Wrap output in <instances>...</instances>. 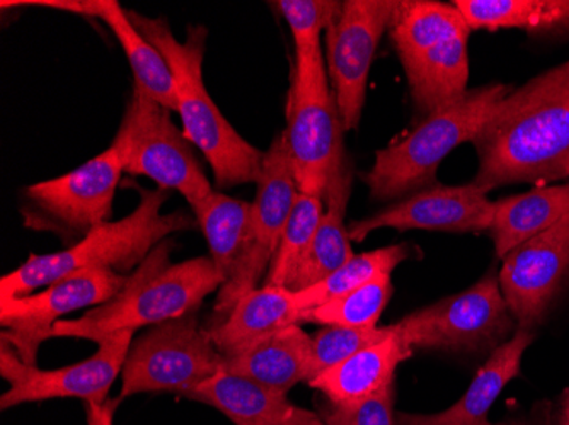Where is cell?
<instances>
[{
    "instance_id": "cell-1",
    "label": "cell",
    "mask_w": 569,
    "mask_h": 425,
    "mask_svg": "<svg viewBox=\"0 0 569 425\" xmlns=\"http://www.w3.org/2000/svg\"><path fill=\"white\" fill-rule=\"evenodd\" d=\"M475 184L566 179L569 165V60L508 92L476 136Z\"/></svg>"
},
{
    "instance_id": "cell-2",
    "label": "cell",
    "mask_w": 569,
    "mask_h": 425,
    "mask_svg": "<svg viewBox=\"0 0 569 425\" xmlns=\"http://www.w3.org/2000/svg\"><path fill=\"white\" fill-rule=\"evenodd\" d=\"M172 245L174 242L168 239L153 249L110 302L89 310L81 318L57 322L51 338H84L101 344L118 332H137L194 313L207 296L220 291L223 280L210 255L171 264Z\"/></svg>"
},
{
    "instance_id": "cell-3",
    "label": "cell",
    "mask_w": 569,
    "mask_h": 425,
    "mask_svg": "<svg viewBox=\"0 0 569 425\" xmlns=\"http://www.w3.org/2000/svg\"><path fill=\"white\" fill-rule=\"evenodd\" d=\"M128 18L149 43L161 51L176 82L178 113L184 135L209 161L219 188H234L260 181L264 153L246 142L210 98L203 82L207 30L190 28L188 40L174 38L168 21L127 11Z\"/></svg>"
},
{
    "instance_id": "cell-4",
    "label": "cell",
    "mask_w": 569,
    "mask_h": 425,
    "mask_svg": "<svg viewBox=\"0 0 569 425\" xmlns=\"http://www.w3.org/2000/svg\"><path fill=\"white\" fill-rule=\"evenodd\" d=\"M169 190H140V203L120 222H108L92 230L81 241L56 254H31L18 270L0 280V300L31 295L38 287L86 270H111L117 273L142 264L150 252L172 233L194 226L187 211L161 213Z\"/></svg>"
},
{
    "instance_id": "cell-5",
    "label": "cell",
    "mask_w": 569,
    "mask_h": 425,
    "mask_svg": "<svg viewBox=\"0 0 569 425\" xmlns=\"http://www.w3.org/2000/svg\"><path fill=\"white\" fill-rule=\"evenodd\" d=\"M387 31L420 120L469 91L468 44L472 30L456 6L398 0Z\"/></svg>"
},
{
    "instance_id": "cell-6",
    "label": "cell",
    "mask_w": 569,
    "mask_h": 425,
    "mask_svg": "<svg viewBox=\"0 0 569 425\" xmlns=\"http://www.w3.org/2000/svg\"><path fill=\"white\" fill-rule=\"evenodd\" d=\"M510 92L503 84L469 89L462 98L423 118L405 139L376 153L363 175L373 200H398L438 184L443 159L462 143L475 142L495 105Z\"/></svg>"
},
{
    "instance_id": "cell-7",
    "label": "cell",
    "mask_w": 569,
    "mask_h": 425,
    "mask_svg": "<svg viewBox=\"0 0 569 425\" xmlns=\"http://www.w3.org/2000/svg\"><path fill=\"white\" fill-rule=\"evenodd\" d=\"M343 131L325 51L296 55L283 133L299 193L325 200L331 185L350 171Z\"/></svg>"
},
{
    "instance_id": "cell-8",
    "label": "cell",
    "mask_w": 569,
    "mask_h": 425,
    "mask_svg": "<svg viewBox=\"0 0 569 425\" xmlns=\"http://www.w3.org/2000/svg\"><path fill=\"white\" fill-rule=\"evenodd\" d=\"M171 113L133 85L111 149L123 172L146 175L161 190L178 191L193 210L216 190L201 171L184 131L172 123Z\"/></svg>"
},
{
    "instance_id": "cell-9",
    "label": "cell",
    "mask_w": 569,
    "mask_h": 425,
    "mask_svg": "<svg viewBox=\"0 0 569 425\" xmlns=\"http://www.w3.org/2000/svg\"><path fill=\"white\" fill-rule=\"evenodd\" d=\"M226 357L217 351L210 331L194 313L153 325L133 338L123 370L120 398L139 393H179L187 395L212 378Z\"/></svg>"
},
{
    "instance_id": "cell-10",
    "label": "cell",
    "mask_w": 569,
    "mask_h": 425,
    "mask_svg": "<svg viewBox=\"0 0 569 425\" xmlns=\"http://www.w3.org/2000/svg\"><path fill=\"white\" fill-rule=\"evenodd\" d=\"M398 325L412 350L438 351L497 350L519 328L493 271L459 295L409 313Z\"/></svg>"
},
{
    "instance_id": "cell-11",
    "label": "cell",
    "mask_w": 569,
    "mask_h": 425,
    "mask_svg": "<svg viewBox=\"0 0 569 425\" xmlns=\"http://www.w3.org/2000/svg\"><path fill=\"white\" fill-rule=\"evenodd\" d=\"M123 168L107 149L69 174L28 185L21 213L24 225L62 239H84L113 213L114 193Z\"/></svg>"
},
{
    "instance_id": "cell-12",
    "label": "cell",
    "mask_w": 569,
    "mask_h": 425,
    "mask_svg": "<svg viewBox=\"0 0 569 425\" xmlns=\"http://www.w3.org/2000/svg\"><path fill=\"white\" fill-rule=\"evenodd\" d=\"M299 196L287 140L281 131L264 153L263 172L258 181V193L251 203L248 235L234 273L220 287L216 313L222 322L236 303L256 290L270 271L280 247L284 226L289 222L293 203ZM217 322V324H219Z\"/></svg>"
},
{
    "instance_id": "cell-13",
    "label": "cell",
    "mask_w": 569,
    "mask_h": 425,
    "mask_svg": "<svg viewBox=\"0 0 569 425\" xmlns=\"http://www.w3.org/2000/svg\"><path fill=\"white\" fill-rule=\"evenodd\" d=\"M133 332L110 335L99 345L98 353L81 363L60 370H40L19 357L14 347L2 341L0 345V375L11 388L0 398V408L18 407L33 402L77 398L86 404H107L111 386L123 370Z\"/></svg>"
},
{
    "instance_id": "cell-14",
    "label": "cell",
    "mask_w": 569,
    "mask_h": 425,
    "mask_svg": "<svg viewBox=\"0 0 569 425\" xmlns=\"http://www.w3.org/2000/svg\"><path fill=\"white\" fill-rule=\"evenodd\" d=\"M398 0L340 2L326 30V62L345 130H357L367 81L380 38L389 30Z\"/></svg>"
},
{
    "instance_id": "cell-15",
    "label": "cell",
    "mask_w": 569,
    "mask_h": 425,
    "mask_svg": "<svg viewBox=\"0 0 569 425\" xmlns=\"http://www.w3.org/2000/svg\"><path fill=\"white\" fill-rule=\"evenodd\" d=\"M127 281L117 271L86 270L56 281L40 293L0 300L2 341L11 344L26 364L37 366L40 345L51 338L53 325L63 321L62 316L110 302Z\"/></svg>"
},
{
    "instance_id": "cell-16",
    "label": "cell",
    "mask_w": 569,
    "mask_h": 425,
    "mask_svg": "<svg viewBox=\"0 0 569 425\" xmlns=\"http://www.w3.org/2000/svg\"><path fill=\"white\" fill-rule=\"evenodd\" d=\"M488 193L489 190L475 182L466 185L435 184L383 208L369 219L355 220L348 226V233L351 242H361L380 229L485 232L491 226L495 215V203L488 200Z\"/></svg>"
},
{
    "instance_id": "cell-17",
    "label": "cell",
    "mask_w": 569,
    "mask_h": 425,
    "mask_svg": "<svg viewBox=\"0 0 569 425\" xmlns=\"http://www.w3.org/2000/svg\"><path fill=\"white\" fill-rule=\"evenodd\" d=\"M568 274L569 215L503 259L498 280L517 327L542 322Z\"/></svg>"
},
{
    "instance_id": "cell-18",
    "label": "cell",
    "mask_w": 569,
    "mask_h": 425,
    "mask_svg": "<svg viewBox=\"0 0 569 425\" xmlns=\"http://www.w3.org/2000/svg\"><path fill=\"white\" fill-rule=\"evenodd\" d=\"M184 396L217 408L236 425H326L318 412L297 407L284 393L229 371L220 370Z\"/></svg>"
},
{
    "instance_id": "cell-19",
    "label": "cell",
    "mask_w": 569,
    "mask_h": 425,
    "mask_svg": "<svg viewBox=\"0 0 569 425\" xmlns=\"http://www.w3.org/2000/svg\"><path fill=\"white\" fill-rule=\"evenodd\" d=\"M532 341V331L517 328L505 344L493 350L452 407L430 415L396 412L395 425H493L488 418L489 411L505 386L519 376L523 354Z\"/></svg>"
},
{
    "instance_id": "cell-20",
    "label": "cell",
    "mask_w": 569,
    "mask_h": 425,
    "mask_svg": "<svg viewBox=\"0 0 569 425\" xmlns=\"http://www.w3.org/2000/svg\"><path fill=\"white\" fill-rule=\"evenodd\" d=\"M411 354L412 347L402 337L398 325L395 334L329 367L310 380L309 386L321 392L331 404H360L395 385L396 370Z\"/></svg>"
},
{
    "instance_id": "cell-21",
    "label": "cell",
    "mask_w": 569,
    "mask_h": 425,
    "mask_svg": "<svg viewBox=\"0 0 569 425\" xmlns=\"http://www.w3.org/2000/svg\"><path fill=\"white\" fill-rule=\"evenodd\" d=\"M299 321L300 310L293 291L263 284L242 296L229 315L210 328V337L227 360Z\"/></svg>"
},
{
    "instance_id": "cell-22",
    "label": "cell",
    "mask_w": 569,
    "mask_h": 425,
    "mask_svg": "<svg viewBox=\"0 0 569 425\" xmlns=\"http://www.w3.org/2000/svg\"><path fill=\"white\" fill-rule=\"evenodd\" d=\"M351 181L353 175L350 169L331 185V190L322 200L326 211L322 213L315 239L284 283V287H289L293 293L321 283L353 257L350 233L345 225V211L350 200Z\"/></svg>"
},
{
    "instance_id": "cell-23",
    "label": "cell",
    "mask_w": 569,
    "mask_h": 425,
    "mask_svg": "<svg viewBox=\"0 0 569 425\" xmlns=\"http://www.w3.org/2000/svg\"><path fill=\"white\" fill-rule=\"evenodd\" d=\"M310 338L300 324L290 325L234 357L223 360V371L244 376L284 393L309 378Z\"/></svg>"
},
{
    "instance_id": "cell-24",
    "label": "cell",
    "mask_w": 569,
    "mask_h": 425,
    "mask_svg": "<svg viewBox=\"0 0 569 425\" xmlns=\"http://www.w3.org/2000/svg\"><path fill=\"white\" fill-rule=\"evenodd\" d=\"M569 215V184L536 188L529 193L495 201L489 233L498 259H505L532 236Z\"/></svg>"
},
{
    "instance_id": "cell-25",
    "label": "cell",
    "mask_w": 569,
    "mask_h": 425,
    "mask_svg": "<svg viewBox=\"0 0 569 425\" xmlns=\"http://www.w3.org/2000/svg\"><path fill=\"white\" fill-rule=\"evenodd\" d=\"M472 31L569 33V0H456Z\"/></svg>"
},
{
    "instance_id": "cell-26",
    "label": "cell",
    "mask_w": 569,
    "mask_h": 425,
    "mask_svg": "<svg viewBox=\"0 0 569 425\" xmlns=\"http://www.w3.org/2000/svg\"><path fill=\"white\" fill-rule=\"evenodd\" d=\"M98 19L110 26V30L123 47L124 55L136 75L133 85L169 111L178 113L174 77L161 51L142 37L117 0H104Z\"/></svg>"
},
{
    "instance_id": "cell-27",
    "label": "cell",
    "mask_w": 569,
    "mask_h": 425,
    "mask_svg": "<svg viewBox=\"0 0 569 425\" xmlns=\"http://www.w3.org/2000/svg\"><path fill=\"white\" fill-rule=\"evenodd\" d=\"M193 213L209 244L210 257L226 284L244 247L251 203L213 191L193 208Z\"/></svg>"
},
{
    "instance_id": "cell-28",
    "label": "cell",
    "mask_w": 569,
    "mask_h": 425,
    "mask_svg": "<svg viewBox=\"0 0 569 425\" xmlns=\"http://www.w3.org/2000/svg\"><path fill=\"white\" fill-rule=\"evenodd\" d=\"M408 257V244L389 245L366 254L353 255L347 264L341 265L340 270L335 271L321 283L293 293L297 306L300 313L307 312L357 287L366 286L370 281L391 276L392 271Z\"/></svg>"
},
{
    "instance_id": "cell-29",
    "label": "cell",
    "mask_w": 569,
    "mask_h": 425,
    "mask_svg": "<svg viewBox=\"0 0 569 425\" xmlns=\"http://www.w3.org/2000/svg\"><path fill=\"white\" fill-rule=\"evenodd\" d=\"M395 295L391 276L370 281L366 286L329 300L316 308L300 313L299 324H319L325 327L376 328L387 303Z\"/></svg>"
},
{
    "instance_id": "cell-30",
    "label": "cell",
    "mask_w": 569,
    "mask_h": 425,
    "mask_svg": "<svg viewBox=\"0 0 569 425\" xmlns=\"http://www.w3.org/2000/svg\"><path fill=\"white\" fill-rule=\"evenodd\" d=\"M322 213H325V201L321 198L299 193L296 203H293L289 222L284 226L280 247H278L270 271L264 277V284L284 286L297 262L315 239L316 230L321 223Z\"/></svg>"
},
{
    "instance_id": "cell-31",
    "label": "cell",
    "mask_w": 569,
    "mask_h": 425,
    "mask_svg": "<svg viewBox=\"0 0 569 425\" xmlns=\"http://www.w3.org/2000/svg\"><path fill=\"white\" fill-rule=\"evenodd\" d=\"M398 325L376 328L325 327L310 338L309 378L315 380L329 367L343 363L348 357L370 345L379 344L383 338L395 334Z\"/></svg>"
},
{
    "instance_id": "cell-32",
    "label": "cell",
    "mask_w": 569,
    "mask_h": 425,
    "mask_svg": "<svg viewBox=\"0 0 569 425\" xmlns=\"http://www.w3.org/2000/svg\"><path fill=\"white\" fill-rule=\"evenodd\" d=\"M278 11L292 31L296 55L321 50V34L331 24L340 2L332 0H278Z\"/></svg>"
},
{
    "instance_id": "cell-33",
    "label": "cell",
    "mask_w": 569,
    "mask_h": 425,
    "mask_svg": "<svg viewBox=\"0 0 569 425\" xmlns=\"http://www.w3.org/2000/svg\"><path fill=\"white\" fill-rule=\"evenodd\" d=\"M395 385L355 405H335L326 401L318 414L326 425H395Z\"/></svg>"
},
{
    "instance_id": "cell-34",
    "label": "cell",
    "mask_w": 569,
    "mask_h": 425,
    "mask_svg": "<svg viewBox=\"0 0 569 425\" xmlns=\"http://www.w3.org/2000/svg\"><path fill=\"white\" fill-rule=\"evenodd\" d=\"M121 398H110L107 404H86V412H88V425H113L114 414L117 408L120 407Z\"/></svg>"
},
{
    "instance_id": "cell-35",
    "label": "cell",
    "mask_w": 569,
    "mask_h": 425,
    "mask_svg": "<svg viewBox=\"0 0 569 425\" xmlns=\"http://www.w3.org/2000/svg\"><path fill=\"white\" fill-rule=\"evenodd\" d=\"M556 425H569V388L566 389L561 405H559L558 424Z\"/></svg>"
},
{
    "instance_id": "cell-36",
    "label": "cell",
    "mask_w": 569,
    "mask_h": 425,
    "mask_svg": "<svg viewBox=\"0 0 569 425\" xmlns=\"http://www.w3.org/2000/svg\"><path fill=\"white\" fill-rule=\"evenodd\" d=\"M493 425H530V424H527V422H522V421H511V422H501V424H493Z\"/></svg>"
},
{
    "instance_id": "cell-37",
    "label": "cell",
    "mask_w": 569,
    "mask_h": 425,
    "mask_svg": "<svg viewBox=\"0 0 569 425\" xmlns=\"http://www.w3.org/2000/svg\"><path fill=\"white\" fill-rule=\"evenodd\" d=\"M566 179H569V165L568 169H566Z\"/></svg>"
}]
</instances>
